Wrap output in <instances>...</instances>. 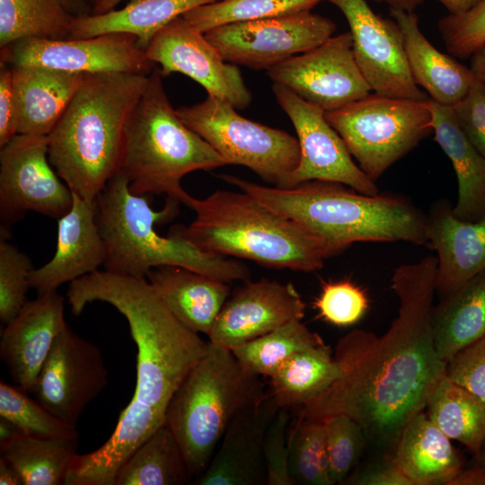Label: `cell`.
Masks as SVG:
<instances>
[{
  "mask_svg": "<svg viewBox=\"0 0 485 485\" xmlns=\"http://www.w3.org/2000/svg\"><path fill=\"white\" fill-rule=\"evenodd\" d=\"M437 260L428 255L401 264L391 287L398 314L381 336L354 330L336 344L341 375L299 408L298 418L347 415L366 437L382 446L396 445L406 424L426 407L446 375L432 335Z\"/></svg>",
  "mask_w": 485,
  "mask_h": 485,
  "instance_id": "obj_1",
  "label": "cell"
},
{
  "mask_svg": "<svg viewBox=\"0 0 485 485\" xmlns=\"http://www.w3.org/2000/svg\"><path fill=\"white\" fill-rule=\"evenodd\" d=\"M66 295L75 315L88 304L103 302L126 318L137 348V384L128 404L166 413L172 396L206 354L208 341L169 311L146 278L97 270L69 283Z\"/></svg>",
  "mask_w": 485,
  "mask_h": 485,
  "instance_id": "obj_2",
  "label": "cell"
},
{
  "mask_svg": "<svg viewBox=\"0 0 485 485\" xmlns=\"http://www.w3.org/2000/svg\"><path fill=\"white\" fill-rule=\"evenodd\" d=\"M148 77L137 73L85 74L48 135L51 165L83 199L95 201L118 172L126 126Z\"/></svg>",
  "mask_w": 485,
  "mask_h": 485,
  "instance_id": "obj_3",
  "label": "cell"
},
{
  "mask_svg": "<svg viewBox=\"0 0 485 485\" xmlns=\"http://www.w3.org/2000/svg\"><path fill=\"white\" fill-rule=\"evenodd\" d=\"M183 204L195 211L194 220L169 232L204 251L304 272L343 251L242 190H216L201 199L188 195Z\"/></svg>",
  "mask_w": 485,
  "mask_h": 485,
  "instance_id": "obj_4",
  "label": "cell"
},
{
  "mask_svg": "<svg viewBox=\"0 0 485 485\" xmlns=\"http://www.w3.org/2000/svg\"><path fill=\"white\" fill-rule=\"evenodd\" d=\"M219 177L343 251L354 242H428L427 216L400 195H366L322 181L280 189L229 174Z\"/></svg>",
  "mask_w": 485,
  "mask_h": 485,
  "instance_id": "obj_5",
  "label": "cell"
},
{
  "mask_svg": "<svg viewBox=\"0 0 485 485\" xmlns=\"http://www.w3.org/2000/svg\"><path fill=\"white\" fill-rule=\"evenodd\" d=\"M180 201L167 198L163 209H152L146 195L129 190L119 171L95 199L96 220L106 249L104 270L146 278L160 266H179L230 283L250 279L249 268L234 258L204 251L181 237L159 234L156 225L172 220Z\"/></svg>",
  "mask_w": 485,
  "mask_h": 485,
  "instance_id": "obj_6",
  "label": "cell"
},
{
  "mask_svg": "<svg viewBox=\"0 0 485 485\" xmlns=\"http://www.w3.org/2000/svg\"><path fill=\"white\" fill-rule=\"evenodd\" d=\"M159 68L149 74L147 84L130 114L124 135L119 171L136 195L165 194L183 203L188 193L181 179L198 170H212L226 163L176 114L166 94Z\"/></svg>",
  "mask_w": 485,
  "mask_h": 485,
  "instance_id": "obj_7",
  "label": "cell"
},
{
  "mask_svg": "<svg viewBox=\"0 0 485 485\" xmlns=\"http://www.w3.org/2000/svg\"><path fill=\"white\" fill-rule=\"evenodd\" d=\"M267 392L260 376L244 369L230 348L208 341L165 413L191 477L204 472L234 416Z\"/></svg>",
  "mask_w": 485,
  "mask_h": 485,
  "instance_id": "obj_8",
  "label": "cell"
},
{
  "mask_svg": "<svg viewBox=\"0 0 485 485\" xmlns=\"http://www.w3.org/2000/svg\"><path fill=\"white\" fill-rule=\"evenodd\" d=\"M426 101L370 93L325 111V118L360 169L375 181L433 132L432 115Z\"/></svg>",
  "mask_w": 485,
  "mask_h": 485,
  "instance_id": "obj_9",
  "label": "cell"
},
{
  "mask_svg": "<svg viewBox=\"0 0 485 485\" xmlns=\"http://www.w3.org/2000/svg\"><path fill=\"white\" fill-rule=\"evenodd\" d=\"M180 119L205 139L226 164L248 167L279 188L298 165L300 146L291 134L241 116L228 101L207 95L176 110Z\"/></svg>",
  "mask_w": 485,
  "mask_h": 485,
  "instance_id": "obj_10",
  "label": "cell"
},
{
  "mask_svg": "<svg viewBox=\"0 0 485 485\" xmlns=\"http://www.w3.org/2000/svg\"><path fill=\"white\" fill-rule=\"evenodd\" d=\"M335 30L329 18L304 11L227 23L204 34L226 62L268 70L322 44Z\"/></svg>",
  "mask_w": 485,
  "mask_h": 485,
  "instance_id": "obj_11",
  "label": "cell"
},
{
  "mask_svg": "<svg viewBox=\"0 0 485 485\" xmlns=\"http://www.w3.org/2000/svg\"><path fill=\"white\" fill-rule=\"evenodd\" d=\"M73 201V192L49 162L48 136L17 134L0 148L1 229L29 211L57 220Z\"/></svg>",
  "mask_w": 485,
  "mask_h": 485,
  "instance_id": "obj_12",
  "label": "cell"
},
{
  "mask_svg": "<svg viewBox=\"0 0 485 485\" xmlns=\"http://www.w3.org/2000/svg\"><path fill=\"white\" fill-rule=\"evenodd\" d=\"M279 106L289 117L297 135L300 160L280 185L288 189L309 181L338 182L366 194L379 193L372 181L353 161L344 141L325 118V111L273 84Z\"/></svg>",
  "mask_w": 485,
  "mask_h": 485,
  "instance_id": "obj_13",
  "label": "cell"
},
{
  "mask_svg": "<svg viewBox=\"0 0 485 485\" xmlns=\"http://www.w3.org/2000/svg\"><path fill=\"white\" fill-rule=\"evenodd\" d=\"M267 75L274 84L324 111L359 100L372 91L356 62L349 31L277 64Z\"/></svg>",
  "mask_w": 485,
  "mask_h": 485,
  "instance_id": "obj_14",
  "label": "cell"
},
{
  "mask_svg": "<svg viewBox=\"0 0 485 485\" xmlns=\"http://www.w3.org/2000/svg\"><path fill=\"white\" fill-rule=\"evenodd\" d=\"M0 57V63L11 66H42L81 74L149 75L154 69L137 38L124 32L82 39H24L1 48Z\"/></svg>",
  "mask_w": 485,
  "mask_h": 485,
  "instance_id": "obj_15",
  "label": "cell"
},
{
  "mask_svg": "<svg viewBox=\"0 0 485 485\" xmlns=\"http://www.w3.org/2000/svg\"><path fill=\"white\" fill-rule=\"evenodd\" d=\"M325 1L348 21L356 62L374 93L419 101L429 98L412 78L403 35L394 19L376 14L366 0Z\"/></svg>",
  "mask_w": 485,
  "mask_h": 485,
  "instance_id": "obj_16",
  "label": "cell"
},
{
  "mask_svg": "<svg viewBox=\"0 0 485 485\" xmlns=\"http://www.w3.org/2000/svg\"><path fill=\"white\" fill-rule=\"evenodd\" d=\"M108 372L100 348L66 323L57 335L32 391L56 418L76 428L87 405L106 387Z\"/></svg>",
  "mask_w": 485,
  "mask_h": 485,
  "instance_id": "obj_17",
  "label": "cell"
},
{
  "mask_svg": "<svg viewBox=\"0 0 485 485\" xmlns=\"http://www.w3.org/2000/svg\"><path fill=\"white\" fill-rule=\"evenodd\" d=\"M145 56L160 66L163 77L181 73L201 84L207 95L225 100L235 109H244L251 101L237 66L226 62L205 34L182 15L154 34Z\"/></svg>",
  "mask_w": 485,
  "mask_h": 485,
  "instance_id": "obj_18",
  "label": "cell"
},
{
  "mask_svg": "<svg viewBox=\"0 0 485 485\" xmlns=\"http://www.w3.org/2000/svg\"><path fill=\"white\" fill-rule=\"evenodd\" d=\"M305 304L292 283L246 280L228 297L207 337L233 348L304 316Z\"/></svg>",
  "mask_w": 485,
  "mask_h": 485,
  "instance_id": "obj_19",
  "label": "cell"
},
{
  "mask_svg": "<svg viewBox=\"0 0 485 485\" xmlns=\"http://www.w3.org/2000/svg\"><path fill=\"white\" fill-rule=\"evenodd\" d=\"M280 408L268 390L259 401L238 412L228 425L198 485L267 484L263 445Z\"/></svg>",
  "mask_w": 485,
  "mask_h": 485,
  "instance_id": "obj_20",
  "label": "cell"
},
{
  "mask_svg": "<svg viewBox=\"0 0 485 485\" xmlns=\"http://www.w3.org/2000/svg\"><path fill=\"white\" fill-rule=\"evenodd\" d=\"M66 324L64 298L57 291L27 301L1 333L0 357L13 380L32 392L39 374Z\"/></svg>",
  "mask_w": 485,
  "mask_h": 485,
  "instance_id": "obj_21",
  "label": "cell"
},
{
  "mask_svg": "<svg viewBox=\"0 0 485 485\" xmlns=\"http://www.w3.org/2000/svg\"><path fill=\"white\" fill-rule=\"evenodd\" d=\"M71 209L57 219V248L53 258L30 274L38 295L57 291L65 283L93 273L103 266L106 249L97 220L95 201L73 193Z\"/></svg>",
  "mask_w": 485,
  "mask_h": 485,
  "instance_id": "obj_22",
  "label": "cell"
},
{
  "mask_svg": "<svg viewBox=\"0 0 485 485\" xmlns=\"http://www.w3.org/2000/svg\"><path fill=\"white\" fill-rule=\"evenodd\" d=\"M427 245L436 252V293L444 297L485 270V217L463 221L445 202L427 216Z\"/></svg>",
  "mask_w": 485,
  "mask_h": 485,
  "instance_id": "obj_23",
  "label": "cell"
},
{
  "mask_svg": "<svg viewBox=\"0 0 485 485\" xmlns=\"http://www.w3.org/2000/svg\"><path fill=\"white\" fill-rule=\"evenodd\" d=\"M390 14L402 32L408 65L416 84L434 101L455 105L476 79L471 68L437 50L421 32L414 13L390 9Z\"/></svg>",
  "mask_w": 485,
  "mask_h": 485,
  "instance_id": "obj_24",
  "label": "cell"
},
{
  "mask_svg": "<svg viewBox=\"0 0 485 485\" xmlns=\"http://www.w3.org/2000/svg\"><path fill=\"white\" fill-rule=\"evenodd\" d=\"M11 67L17 104L18 134L48 136L85 74L42 66Z\"/></svg>",
  "mask_w": 485,
  "mask_h": 485,
  "instance_id": "obj_25",
  "label": "cell"
},
{
  "mask_svg": "<svg viewBox=\"0 0 485 485\" xmlns=\"http://www.w3.org/2000/svg\"><path fill=\"white\" fill-rule=\"evenodd\" d=\"M146 279L182 324L207 335L230 295L228 283L179 266L154 268Z\"/></svg>",
  "mask_w": 485,
  "mask_h": 485,
  "instance_id": "obj_26",
  "label": "cell"
},
{
  "mask_svg": "<svg viewBox=\"0 0 485 485\" xmlns=\"http://www.w3.org/2000/svg\"><path fill=\"white\" fill-rule=\"evenodd\" d=\"M390 460L413 485H448L463 469V460L451 439L425 410L406 424Z\"/></svg>",
  "mask_w": 485,
  "mask_h": 485,
  "instance_id": "obj_27",
  "label": "cell"
},
{
  "mask_svg": "<svg viewBox=\"0 0 485 485\" xmlns=\"http://www.w3.org/2000/svg\"><path fill=\"white\" fill-rule=\"evenodd\" d=\"M432 115L434 140L451 161L457 179L454 215L463 221L485 217V157L460 128L453 107L431 99L425 101Z\"/></svg>",
  "mask_w": 485,
  "mask_h": 485,
  "instance_id": "obj_28",
  "label": "cell"
},
{
  "mask_svg": "<svg viewBox=\"0 0 485 485\" xmlns=\"http://www.w3.org/2000/svg\"><path fill=\"white\" fill-rule=\"evenodd\" d=\"M431 325L436 351L446 363L485 336V270L434 305Z\"/></svg>",
  "mask_w": 485,
  "mask_h": 485,
  "instance_id": "obj_29",
  "label": "cell"
},
{
  "mask_svg": "<svg viewBox=\"0 0 485 485\" xmlns=\"http://www.w3.org/2000/svg\"><path fill=\"white\" fill-rule=\"evenodd\" d=\"M219 0H129L119 10L75 17L70 39L124 32L135 35L144 51L154 34L179 16Z\"/></svg>",
  "mask_w": 485,
  "mask_h": 485,
  "instance_id": "obj_30",
  "label": "cell"
},
{
  "mask_svg": "<svg viewBox=\"0 0 485 485\" xmlns=\"http://www.w3.org/2000/svg\"><path fill=\"white\" fill-rule=\"evenodd\" d=\"M340 363L325 343L295 353L269 378V392L279 408H300L341 375Z\"/></svg>",
  "mask_w": 485,
  "mask_h": 485,
  "instance_id": "obj_31",
  "label": "cell"
},
{
  "mask_svg": "<svg viewBox=\"0 0 485 485\" xmlns=\"http://www.w3.org/2000/svg\"><path fill=\"white\" fill-rule=\"evenodd\" d=\"M0 448L1 455L15 468L23 485H65L77 454V436L40 438L20 434Z\"/></svg>",
  "mask_w": 485,
  "mask_h": 485,
  "instance_id": "obj_32",
  "label": "cell"
},
{
  "mask_svg": "<svg viewBox=\"0 0 485 485\" xmlns=\"http://www.w3.org/2000/svg\"><path fill=\"white\" fill-rule=\"evenodd\" d=\"M430 420L477 455L485 441V403L446 375L427 407Z\"/></svg>",
  "mask_w": 485,
  "mask_h": 485,
  "instance_id": "obj_33",
  "label": "cell"
},
{
  "mask_svg": "<svg viewBox=\"0 0 485 485\" xmlns=\"http://www.w3.org/2000/svg\"><path fill=\"white\" fill-rule=\"evenodd\" d=\"M190 478L182 451L164 423L124 463L115 485H181Z\"/></svg>",
  "mask_w": 485,
  "mask_h": 485,
  "instance_id": "obj_34",
  "label": "cell"
},
{
  "mask_svg": "<svg viewBox=\"0 0 485 485\" xmlns=\"http://www.w3.org/2000/svg\"><path fill=\"white\" fill-rule=\"evenodd\" d=\"M73 16L61 0H0V48L30 39H68Z\"/></svg>",
  "mask_w": 485,
  "mask_h": 485,
  "instance_id": "obj_35",
  "label": "cell"
},
{
  "mask_svg": "<svg viewBox=\"0 0 485 485\" xmlns=\"http://www.w3.org/2000/svg\"><path fill=\"white\" fill-rule=\"evenodd\" d=\"M322 344V339L301 320H293L231 350L248 372L269 377L295 353Z\"/></svg>",
  "mask_w": 485,
  "mask_h": 485,
  "instance_id": "obj_36",
  "label": "cell"
},
{
  "mask_svg": "<svg viewBox=\"0 0 485 485\" xmlns=\"http://www.w3.org/2000/svg\"><path fill=\"white\" fill-rule=\"evenodd\" d=\"M322 1L325 0H219L191 9L182 16L205 33L227 23L310 11Z\"/></svg>",
  "mask_w": 485,
  "mask_h": 485,
  "instance_id": "obj_37",
  "label": "cell"
},
{
  "mask_svg": "<svg viewBox=\"0 0 485 485\" xmlns=\"http://www.w3.org/2000/svg\"><path fill=\"white\" fill-rule=\"evenodd\" d=\"M289 472L295 484L332 485L322 419L298 418L288 433Z\"/></svg>",
  "mask_w": 485,
  "mask_h": 485,
  "instance_id": "obj_38",
  "label": "cell"
},
{
  "mask_svg": "<svg viewBox=\"0 0 485 485\" xmlns=\"http://www.w3.org/2000/svg\"><path fill=\"white\" fill-rule=\"evenodd\" d=\"M0 417L15 424L28 436L40 438L77 436L76 428L69 426L27 395L21 386L0 384Z\"/></svg>",
  "mask_w": 485,
  "mask_h": 485,
  "instance_id": "obj_39",
  "label": "cell"
},
{
  "mask_svg": "<svg viewBox=\"0 0 485 485\" xmlns=\"http://www.w3.org/2000/svg\"><path fill=\"white\" fill-rule=\"evenodd\" d=\"M329 473L333 484L343 483L366 444L362 427L347 415L323 419Z\"/></svg>",
  "mask_w": 485,
  "mask_h": 485,
  "instance_id": "obj_40",
  "label": "cell"
},
{
  "mask_svg": "<svg viewBox=\"0 0 485 485\" xmlns=\"http://www.w3.org/2000/svg\"><path fill=\"white\" fill-rule=\"evenodd\" d=\"M0 242V320L6 325L28 301L30 274L33 269L27 255L1 236Z\"/></svg>",
  "mask_w": 485,
  "mask_h": 485,
  "instance_id": "obj_41",
  "label": "cell"
},
{
  "mask_svg": "<svg viewBox=\"0 0 485 485\" xmlns=\"http://www.w3.org/2000/svg\"><path fill=\"white\" fill-rule=\"evenodd\" d=\"M319 316L336 326L357 322L369 307L366 293L350 280L324 283L314 302Z\"/></svg>",
  "mask_w": 485,
  "mask_h": 485,
  "instance_id": "obj_42",
  "label": "cell"
},
{
  "mask_svg": "<svg viewBox=\"0 0 485 485\" xmlns=\"http://www.w3.org/2000/svg\"><path fill=\"white\" fill-rule=\"evenodd\" d=\"M437 28L451 56L470 58L485 44V0L464 13L442 17Z\"/></svg>",
  "mask_w": 485,
  "mask_h": 485,
  "instance_id": "obj_43",
  "label": "cell"
},
{
  "mask_svg": "<svg viewBox=\"0 0 485 485\" xmlns=\"http://www.w3.org/2000/svg\"><path fill=\"white\" fill-rule=\"evenodd\" d=\"M289 410L287 408L278 410L265 436L263 454L268 485H295L288 463Z\"/></svg>",
  "mask_w": 485,
  "mask_h": 485,
  "instance_id": "obj_44",
  "label": "cell"
},
{
  "mask_svg": "<svg viewBox=\"0 0 485 485\" xmlns=\"http://www.w3.org/2000/svg\"><path fill=\"white\" fill-rule=\"evenodd\" d=\"M446 376L485 403V336L453 357Z\"/></svg>",
  "mask_w": 485,
  "mask_h": 485,
  "instance_id": "obj_45",
  "label": "cell"
},
{
  "mask_svg": "<svg viewBox=\"0 0 485 485\" xmlns=\"http://www.w3.org/2000/svg\"><path fill=\"white\" fill-rule=\"evenodd\" d=\"M453 110L463 133L485 157V84L475 79Z\"/></svg>",
  "mask_w": 485,
  "mask_h": 485,
  "instance_id": "obj_46",
  "label": "cell"
},
{
  "mask_svg": "<svg viewBox=\"0 0 485 485\" xmlns=\"http://www.w3.org/2000/svg\"><path fill=\"white\" fill-rule=\"evenodd\" d=\"M18 114L12 67L0 63V148L17 134Z\"/></svg>",
  "mask_w": 485,
  "mask_h": 485,
  "instance_id": "obj_47",
  "label": "cell"
},
{
  "mask_svg": "<svg viewBox=\"0 0 485 485\" xmlns=\"http://www.w3.org/2000/svg\"><path fill=\"white\" fill-rule=\"evenodd\" d=\"M343 483L358 485H413L391 460L372 467H367L352 476L349 475Z\"/></svg>",
  "mask_w": 485,
  "mask_h": 485,
  "instance_id": "obj_48",
  "label": "cell"
},
{
  "mask_svg": "<svg viewBox=\"0 0 485 485\" xmlns=\"http://www.w3.org/2000/svg\"><path fill=\"white\" fill-rule=\"evenodd\" d=\"M448 485H485V470L476 465L469 469H462Z\"/></svg>",
  "mask_w": 485,
  "mask_h": 485,
  "instance_id": "obj_49",
  "label": "cell"
},
{
  "mask_svg": "<svg viewBox=\"0 0 485 485\" xmlns=\"http://www.w3.org/2000/svg\"><path fill=\"white\" fill-rule=\"evenodd\" d=\"M0 484L23 485L18 472L3 455L0 457Z\"/></svg>",
  "mask_w": 485,
  "mask_h": 485,
  "instance_id": "obj_50",
  "label": "cell"
},
{
  "mask_svg": "<svg viewBox=\"0 0 485 485\" xmlns=\"http://www.w3.org/2000/svg\"><path fill=\"white\" fill-rule=\"evenodd\" d=\"M470 68L475 78L485 84V44L470 57Z\"/></svg>",
  "mask_w": 485,
  "mask_h": 485,
  "instance_id": "obj_51",
  "label": "cell"
},
{
  "mask_svg": "<svg viewBox=\"0 0 485 485\" xmlns=\"http://www.w3.org/2000/svg\"><path fill=\"white\" fill-rule=\"evenodd\" d=\"M66 9L75 17L90 15L93 5L90 0H61Z\"/></svg>",
  "mask_w": 485,
  "mask_h": 485,
  "instance_id": "obj_52",
  "label": "cell"
},
{
  "mask_svg": "<svg viewBox=\"0 0 485 485\" xmlns=\"http://www.w3.org/2000/svg\"><path fill=\"white\" fill-rule=\"evenodd\" d=\"M444 5L449 14L457 15L468 12L475 6L480 0H436Z\"/></svg>",
  "mask_w": 485,
  "mask_h": 485,
  "instance_id": "obj_53",
  "label": "cell"
},
{
  "mask_svg": "<svg viewBox=\"0 0 485 485\" xmlns=\"http://www.w3.org/2000/svg\"><path fill=\"white\" fill-rule=\"evenodd\" d=\"M378 4H385L390 9L413 13L425 0H371Z\"/></svg>",
  "mask_w": 485,
  "mask_h": 485,
  "instance_id": "obj_54",
  "label": "cell"
},
{
  "mask_svg": "<svg viewBox=\"0 0 485 485\" xmlns=\"http://www.w3.org/2000/svg\"><path fill=\"white\" fill-rule=\"evenodd\" d=\"M23 434L12 421L0 417V445L4 444L16 436Z\"/></svg>",
  "mask_w": 485,
  "mask_h": 485,
  "instance_id": "obj_55",
  "label": "cell"
},
{
  "mask_svg": "<svg viewBox=\"0 0 485 485\" xmlns=\"http://www.w3.org/2000/svg\"><path fill=\"white\" fill-rule=\"evenodd\" d=\"M123 0H102L99 4L94 6L92 14H101L112 11Z\"/></svg>",
  "mask_w": 485,
  "mask_h": 485,
  "instance_id": "obj_56",
  "label": "cell"
},
{
  "mask_svg": "<svg viewBox=\"0 0 485 485\" xmlns=\"http://www.w3.org/2000/svg\"><path fill=\"white\" fill-rule=\"evenodd\" d=\"M477 465L482 467L485 470V441L481 446V451L476 455Z\"/></svg>",
  "mask_w": 485,
  "mask_h": 485,
  "instance_id": "obj_57",
  "label": "cell"
},
{
  "mask_svg": "<svg viewBox=\"0 0 485 485\" xmlns=\"http://www.w3.org/2000/svg\"><path fill=\"white\" fill-rule=\"evenodd\" d=\"M91 3L93 4V8L94 6H96L97 4H99L102 0H90Z\"/></svg>",
  "mask_w": 485,
  "mask_h": 485,
  "instance_id": "obj_58",
  "label": "cell"
}]
</instances>
